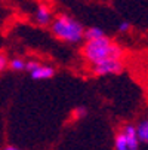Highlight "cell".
I'll list each match as a JSON object with an SVG mask.
<instances>
[{
	"instance_id": "1",
	"label": "cell",
	"mask_w": 148,
	"mask_h": 150,
	"mask_svg": "<svg viewBox=\"0 0 148 150\" xmlns=\"http://www.w3.org/2000/svg\"><path fill=\"white\" fill-rule=\"evenodd\" d=\"M123 49L105 34L98 39L86 40L83 46V58L90 67H95L107 61L123 59Z\"/></svg>"
},
{
	"instance_id": "2",
	"label": "cell",
	"mask_w": 148,
	"mask_h": 150,
	"mask_svg": "<svg viewBox=\"0 0 148 150\" xmlns=\"http://www.w3.org/2000/svg\"><path fill=\"white\" fill-rule=\"evenodd\" d=\"M51 30L53 36L67 43H77L84 39V28L83 25L68 15H58L53 21Z\"/></svg>"
},
{
	"instance_id": "3",
	"label": "cell",
	"mask_w": 148,
	"mask_h": 150,
	"mask_svg": "<svg viewBox=\"0 0 148 150\" xmlns=\"http://www.w3.org/2000/svg\"><path fill=\"white\" fill-rule=\"evenodd\" d=\"M25 70L30 73L31 79L34 80H49L55 76V69L39 61H27Z\"/></svg>"
},
{
	"instance_id": "4",
	"label": "cell",
	"mask_w": 148,
	"mask_h": 150,
	"mask_svg": "<svg viewBox=\"0 0 148 150\" xmlns=\"http://www.w3.org/2000/svg\"><path fill=\"white\" fill-rule=\"evenodd\" d=\"M92 73L95 76H110V74H119L123 70V59H114L98 64L95 67H90Z\"/></svg>"
},
{
	"instance_id": "5",
	"label": "cell",
	"mask_w": 148,
	"mask_h": 150,
	"mask_svg": "<svg viewBox=\"0 0 148 150\" xmlns=\"http://www.w3.org/2000/svg\"><path fill=\"white\" fill-rule=\"evenodd\" d=\"M121 134L124 135V140L129 146V150H138L141 141H139V137H138V132H136V126H133V125L123 126Z\"/></svg>"
},
{
	"instance_id": "6",
	"label": "cell",
	"mask_w": 148,
	"mask_h": 150,
	"mask_svg": "<svg viewBox=\"0 0 148 150\" xmlns=\"http://www.w3.org/2000/svg\"><path fill=\"white\" fill-rule=\"evenodd\" d=\"M34 19L37 21V24H40V25H48V24H51V23H52V13H51L49 8L45 6V5H40V6L37 8L36 13H34Z\"/></svg>"
},
{
	"instance_id": "7",
	"label": "cell",
	"mask_w": 148,
	"mask_h": 150,
	"mask_svg": "<svg viewBox=\"0 0 148 150\" xmlns=\"http://www.w3.org/2000/svg\"><path fill=\"white\" fill-rule=\"evenodd\" d=\"M27 67V61L22 58H12L8 62V69H11L12 71H24Z\"/></svg>"
},
{
	"instance_id": "8",
	"label": "cell",
	"mask_w": 148,
	"mask_h": 150,
	"mask_svg": "<svg viewBox=\"0 0 148 150\" xmlns=\"http://www.w3.org/2000/svg\"><path fill=\"white\" fill-rule=\"evenodd\" d=\"M136 132H138L139 141L148 144V122H147V120L141 122V123L136 126Z\"/></svg>"
},
{
	"instance_id": "9",
	"label": "cell",
	"mask_w": 148,
	"mask_h": 150,
	"mask_svg": "<svg viewBox=\"0 0 148 150\" xmlns=\"http://www.w3.org/2000/svg\"><path fill=\"white\" fill-rule=\"evenodd\" d=\"M104 36V31L99 28V27H90L88 30H84V39L86 40H92V39H98Z\"/></svg>"
},
{
	"instance_id": "10",
	"label": "cell",
	"mask_w": 148,
	"mask_h": 150,
	"mask_svg": "<svg viewBox=\"0 0 148 150\" xmlns=\"http://www.w3.org/2000/svg\"><path fill=\"white\" fill-rule=\"evenodd\" d=\"M114 150H129V146H128V143H126L124 135L121 134V131L114 138Z\"/></svg>"
},
{
	"instance_id": "11",
	"label": "cell",
	"mask_w": 148,
	"mask_h": 150,
	"mask_svg": "<svg viewBox=\"0 0 148 150\" xmlns=\"http://www.w3.org/2000/svg\"><path fill=\"white\" fill-rule=\"evenodd\" d=\"M88 115V110H86V107H77V109L73 110V117L74 119H81Z\"/></svg>"
},
{
	"instance_id": "12",
	"label": "cell",
	"mask_w": 148,
	"mask_h": 150,
	"mask_svg": "<svg viewBox=\"0 0 148 150\" xmlns=\"http://www.w3.org/2000/svg\"><path fill=\"white\" fill-rule=\"evenodd\" d=\"M8 62H9L8 57H6L3 52H0V74H2V73L8 69Z\"/></svg>"
},
{
	"instance_id": "13",
	"label": "cell",
	"mask_w": 148,
	"mask_h": 150,
	"mask_svg": "<svg viewBox=\"0 0 148 150\" xmlns=\"http://www.w3.org/2000/svg\"><path fill=\"white\" fill-rule=\"evenodd\" d=\"M117 30H119V33H126V31L130 30V24L128 23V21H121V23L119 24V27H117Z\"/></svg>"
},
{
	"instance_id": "14",
	"label": "cell",
	"mask_w": 148,
	"mask_h": 150,
	"mask_svg": "<svg viewBox=\"0 0 148 150\" xmlns=\"http://www.w3.org/2000/svg\"><path fill=\"white\" fill-rule=\"evenodd\" d=\"M2 150H22V149H19L18 146H5Z\"/></svg>"
}]
</instances>
